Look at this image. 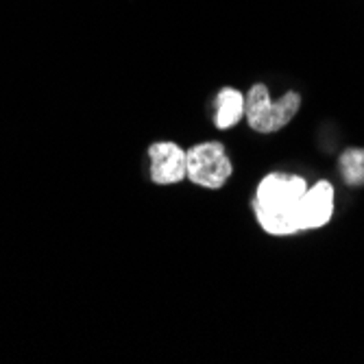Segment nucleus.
<instances>
[{"label": "nucleus", "instance_id": "obj_1", "mask_svg": "<svg viewBox=\"0 0 364 364\" xmlns=\"http://www.w3.org/2000/svg\"><path fill=\"white\" fill-rule=\"evenodd\" d=\"M308 181L299 175L269 173L255 188L253 212L259 227L271 236H294L299 234L296 205L308 190Z\"/></svg>", "mask_w": 364, "mask_h": 364}, {"label": "nucleus", "instance_id": "obj_2", "mask_svg": "<svg viewBox=\"0 0 364 364\" xmlns=\"http://www.w3.org/2000/svg\"><path fill=\"white\" fill-rule=\"evenodd\" d=\"M247 96V122L257 134H275V131L284 129L301 107V94L299 92H286L277 101H271L269 87L264 83L251 85Z\"/></svg>", "mask_w": 364, "mask_h": 364}, {"label": "nucleus", "instance_id": "obj_3", "mask_svg": "<svg viewBox=\"0 0 364 364\" xmlns=\"http://www.w3.org/2000/svg\"><path fill=\"white\" fill-rule=\"evenodd\" d=\"M234 173L231 159L220 142H201L188 151V177L194 186L218 190Z\"/></svg>", "mask_w": 364, "mask_h": 364}, {"label": "nucleus", "instance_id": "obj_4", "mask_svg": "<svg viewBox=\"0 0 364 364\" xmlns=\"http://www.w3.org/2000/svg\"><path fill=\"white\" fill-rule=\"evenodd\" d=\"M151 179L157 186H173L188 177V151L175 142H155L149 146Z\"/></svg>", "mask_w": 364, "mask_h": 364}, {"label": "nucleus", "instance_id": "obj_5", "mask_svg": "<svg viewBox=\"0 0 364 364\" xmlns=\"http://www.w3.org/2000/svg\"><path fill=\"white\" fill-rule=\"evenodd\" d=\"M334 216V186L329 181H316L308 186L306 194L296 205V218H299L301 231L321 229Z\"/></svg>", "mask_w": 364, "mask_h": 364}, {"label": "nucleus", "instance_id": "obj_6", "mask_svg": "<svg viewBox=\"0 0 364 364\" xmlns=\"http://www.w3.org/2000/svg\"><path fill=\"white\" fill-rule=\"evenodd\" d=\"M247 114V96L236 87H223L214 101V124L225 131L236 127Z\"/></svg>", "mask_w": 364, "mask_h": 364}, {"label": "nucleus", "instance_id": "obj_7", "mask_svg": "<svg viewBox=\"0 0 364 364\" xmlns=\"http://www.w3.org/2000/svg\"><path fill=\"white\" fill-rule=\"evenodd\" d=\"M338 168L349 186H364V149H349L341 155Z\"/></svg>", "mask_w": 364, "mask_h": 364}]
</instances>
